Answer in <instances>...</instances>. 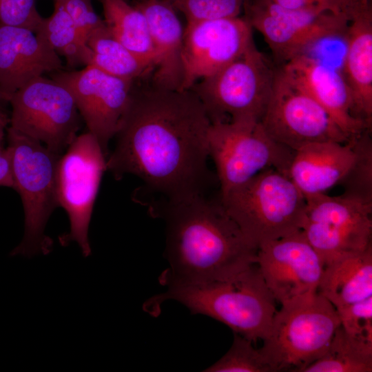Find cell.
<instances>
[{
	"instance_id": "cell-1",
	"label": "cell",
	"mask_w": 372,
	"mask_h": 372,
	"mask_svg": "<svg viewBox=\"0 0 372 372\" xmlns=\"http://www.w3.org/2000/svg\"><path fill=\"white\" fill-rule=\"evenodd\" d=\"M211 122L192 90H172L134 81L106 158L116 180L141 178L165 200L206 194L213 180L208 167Z\"/></svg>"
},
{
	"instance_id": "cell-2",
	"label": "cell",
	"mask_w": 372,
	"mask_h": 372,
	"mask_svg": "<svg viewBox=\"0 0 372 372\" xmlns=\"http://www.w3.org/2000/svg\"><path fill=\"white\" fill-rule=\"evenodd\" d=\"M166 226L169 267L159 277L166 287L229 278L256 264L258 248L245 237L220 198L206 194L156 200L149 205Z\"/></svg>"
},
{
	"instance_id": "cell-3",
	"label": "cell",
	"mask_w": 372,
	"mask_h": 372,
	"mask_svg": "<svg viewBox=\"0 0 372 372\" xmlns=\"http://www.w3.org/2000/svg\"><path fill=\"white\" fill-rule=\"evenodd\" d=\"M167 300L178 302L192 314L223 322L253 342L266 337L277 311L276 300L256 264L227 279L167 287L164 293L149 298L145 309L158 315Z\"/></svg>"
},
{
	"instance_id": "cell-4",
	"label": "cell",
	"mask_w": 372,
	"mask_h": 372,
	"mask_svg": "<svg viewBox=\"0 0 372 372\" xmlns=\"http://www.w3.org/2000/svg\"><path fill=\"white\" fill-rule=\"evenodd\" d=\"M219 198L257 248L300 230L305 218V197L287 174L273 168L261 172Z\"/></svg>"
},
{
	"instance_id": "cell-5",
	"label": "cell",
	"mask_w": 372,
	"mask_h": 372,
	"mask_svg": "<svg viewBox=\"0 0 372 372\" xmlns=\"http://www.w3.org/2000/svg\"><path fill=\"white\" fill-rule=\"evenodd\" d=\"M7 138L13 189L21 196L24 211L23 238L10 255L31 257L46 254L52 243L44 231L50 216L59 207L56 174L62 154L10 126Z\"/></svg>"
},
{
	"instance_id": "cell-6",
	"label": "cell",
	"mask_w": 372,
	"mask_h": 372,
	"mask_svg": "<svg viewBox=\"0 0 372 372\" xmlns=\"http://www.w3.org/2000/svg\"><path fill=\"white\" fill-rule=\"evenodd\" d=\"M340 326L335 307L317 292L282 304L260 350L273 372H304L324 355Z\"/></svg>"
},
{
	"instance_id": "cell-7",
	"label": "cell",
	"mask_w": 372,
	"mask_h": 372,
	"mask_svg": "<svg viewBox=\"0 0 372 372\" xmlns=\"http://www.w3.org/2000/svg\"><path fill=\"white\" fill-rule=\"evenodd\" d=\"M276 71L253 42L237 59L190 90L204 105L211 123L260 122Z\"/></svg>"
},
{
	"instance_id": "cell-8",
	"label": "cell",
	"mask_w": 372,
	"mask_h": 372,
	"mask_svg": "<svg viewBox=\"0 0 372 372\" xmlns=\"http://www.w3.org/2000/svg\"><path fill=\"white\" fill-rule=\"evenodd\" d=\"M208 148L216 169L220 196L267 169L287 175L294 154L272 140L260 122L212 123Z\"/></svg>"
},
{
	"instance_id": "cell-9",
	"label": "cell",
	"mask_w": 372,
	"mask_h": 372,
	"mask_svg": "<svg viewBox=\"0 0 372 372\" xmlns=\"http://www.w3.org/2000/svg\"><path fill=\"white\" fill-rule=\"evenodd\" d=\"M105 171L106 156L97 139L89 132L76 136L57 165V201L70 221V232L60 236L59 240L62 245L76 242L84 256L91 254L89 226Z\"/></svg>"
},
{
	"instance_id": "cell-10",
	"label": "cell",
	"mask_w": 372,
	"mask_h": 372,
	"mask_svg": "<svg viewBox=\"0 0 372 372\" xmlns=\"http://www.w3.org/2000/svg\"><path fill=\"white\" fill-rule=\"evenodd\" d=\"M10 127L63 154L77 136L83 120L70 92L53 79L37 77L8 101Z\"/></svg>"
},
{
	"instance_id": "cell-11",
	"label": "cell",
	"mask_w": 372,
	"mask_h": 372,
	"mask_svg": "<svg viewBox=\"0 0 372 372\" xmlns=\"http://www.w3.org/2000/svg\"><path fill=\"white\" fill-rule=\"evenodd\" d=\"M260 123L272 140L294 152L317 143H344L350 137L281 67Z\"/></svg>"
},
{
	"instance_id": "cell-12",
	"label": "cell",
	"mask_w": 372,
	"mask_h": 372,
	"mask_svg": "<svg viewBox=\"0 0 372 372\" xmlns=\"http://www.w3.org/2000/svg\"><path fill=\"white\" fill-rule=\"evenodd\" d=\"M242 10L281 65L322 40L344 36L349 22L343 15L289 10L271 0H245Z\"/></svg>"
},
{
	"instance_id": "cell-13",
	"label": "cell",
	"mask_w": 372,
	"mask_h": 372,
	"mask_svg": "<svg viewBox=\"0 0 372 372\" xmlns=\"http://www.w3.org/2000/svg\"><path fill=\"white\" fill-rule=\"evenodd\" d=\"M306 198L301 229L324 266L371 245L372 203L344 196L318 194Z\"/></svg>"
},
{
	"instance_id": "cell-14",
	"label": "cell",
	"mask_w": 372,
	"mask_h": 372,
	"mask_svg": "<svg viewBox=\"0 0 372 372\" xmlns=\"http://www.w3.org/2000/svg\"><path fill=\"white\" fill-rule=\"evenodd\" d=\"M50 78L72 94L87 132L99 141L106 158L134 81L110 75L89 65L80 70H60Z\"/></svg>"
},
{
	"instance_id": "cell-15",
	"label": "cell",
	"mask_w": 372,
	"mask_h": 372,
	"mask_svg": "<svg viewBox=\"0 0 372 372\" xmlns=\"http://www.w3.org/2000/svg\"><path fill=\"white\" fill-rule=\"evenodd\" d=\"M256 264L281 305L316 293L324 269L302 229L260 245Z\"/></svg>"
},
{
	"instance_id": "cell-16",
	"label": "cell",
	"mask_w": 372,
	"mask_h": 372,
	"mask_svg": "<svg viewBox=\"0 0 372 372\" xmlns=\"http://www.w3.org/2000/svg\"><path fill=\"white\" fill-rule=\"evenodd\" d=\"M253 28L240 17L187 22L180 90H190L240 56L254 42Z\"/></svg>"
},
{
	"instance_id": "cell-17",
	"label": "cell",
	"mask_w": 372,
	"mask_h": 372,
	"mask_svg": "<svg viewBox=\"0 0 372 372\" xmlns=\"http://www.w3.org/2000/svg\"><path fill=\"white\" fill-rule=\"evenodd\" d=\"M59 55L34 32L0 23V95L8 102L33 79L63 70Z\"/></svg>"
},
{
	"instance_id": "cell-18",
	"label": "cell",
	"mask_w": 372,
	"mask_h": 372,
	"mask_svg": "<svg viewBox=\"0 0 372 372\" xmlns=\"http://www.w3.org/2000/svg\"><path fill=\"white\" fill-rule=\"evenodd\" d=\"M284 72L329 114L349 136L371 128L351 113V98L342 71L318 59L301 54L280 65Z\"/></svg>"
},
{
	"instance_id": "cell-19",
	"label": "cell",
	"mask_w": 372,
	"mask_h": 372,
	"mask_svg": "<svg viewBox=\"0 0 372 372\" xmlns=\"http://www.w3.org/2000/svg\"><path fill=\"white\" fill-rule=\"evenodd\" d=\"M355 159L351 136L344 143L322 142L294 152L287 176L305 198L340 184Z\"/></svg>"
},
{
	"instance_id": "cell-20",
	"label": "cell",
	"mask_w": 372,
	"mask_h": 372,
	"mask_svg": "<svg viewBox=\"0 0 372 372\" xmlns=\"http://www.w3.org/2000/svg\"><path fill=\"white\" fill-rule=\"evenodd\" d=\"M342 74L350 91L354 118L372 124V8L362 7L349 22Z\"/></svg>"
},
{
	"instance_id": "cell-21",
	"label": "cell",
	"mask_w": 372,
	"mask_h": 372,
	"mask_svg": "<svg viewBox=\"0 0 372 372\" xmlns=\"http://www.w3.org/2000/svg\"><path fill=\"white\" fill-rule=\"evenodd\" d=\"M135 6L146 17L156 54L150 83L163 89L180 90L184 30L176 10L162 0H139Z\"/></svg>"
},
{
	"instance_id": "cell-22",
	"label": "cell",
	"mask_w": 372,
	"mask_h": 372,
	"mask_svg": "<svg viewBox=\"0 0 372 372\" xmlns=\"http://www.w3.org/2000/svg\"><path fill=\"white\" fill-rule=\"evenodd\" d=\"M317 292L335 309L372 296V245L327 263Z\"/></svg>"
},
{
	"instance_id": "cell-23",
	"label": "cell",
	"mask_w": 372,
	"mask_h": 372,
	"mask_svg": "<svg viewBox=\"0 0 372 372\" xmlns=\"http://www.w3.org/2000/svg\"><path fill=\"white\" fill-rule=\"evenodd\" d=\"M111 35L131 52L154 67L156 54L143 12L126 0H98Z\"/></svg>"
},
{
	"instance_id": "cell-24",
	"label": "cell",
	"mask_w": 372,
	"mask_h": 372,
	"mask_svg": "<svg viewBox=\"0 0 372 372\" xmlns=\"http://www.w3.org/2000/svg\"><path fill=\"white\" fill-rule=\"evenodd\" d=\"M86 45L92 52L90 65L113 76L134 81L154 70L152 64L115 39L105 25L90 35Z\"/></svg>"
},
{
	"instance_id": "cell-25",
	"label": "cell",
	"mask_w": 372,
	"mask_h": 372,
	"mask_svg": "<svg viewBox=\"0 0 372 372\" xmlns=\"http://www.w3.org/2000/svg\"><path fill=\"white\" fill-rule=\"evenodd\" d=\"M35 34L65 58L68 68L72 69L90 64V49L67 11L58 2L55 1L53 13L43 18Z\"/></svg>"
},
{
	"instance_id": "cell-26",
	"label": "cell",
	"mask_w": 372,
	"mask_h": 372,
	"mask_svg": "<svg viewBox=\"0 0 372 372\" xmlns=\"http://www.w3.org/2000/svg\"><path fill=\"white\" fill-rule=\"evenodd\" d=\"M372 343L350 336L340 326L324 355L304 372H371Z\"/></svg>"
},
{
	"instance_id": "cell-27",
	"label": "cell",
	"mask_w": 372,
	"mask_h": 372,
	"mask_svg": "<svg viewBox=\"0 0 372 372\" xmlns=\"http://www.w3.org/2000/svg\"><path fill=\"white\" fill-rule=\"evenodd\" d=\"M370 130L352 135L355 159L340 184L344 196L372 203V142Z\"/></svg>"
},
{
	"instance_id": "cell-28",
	"label": "cell",
	"mask_w": 372,
	"mask_h": 372,
	"mask_svg": "<svg viewBox=\"0 0 372 372\" xmlns=\"http://www.w3.org/2000/svg\"><path fill=\"white\" fill-rule=\"evenodd\" d=\"M253 342L234 333L229 351L216 362L207 368V372H273L260 349Z\"/></svg>"
},
{
	"instance_id": "cell-29",
	"label": "cell",
	"mask_w": 372,
	"mask_h": 372,
	"mask_svg": "<svg viewBox=\"0 0 372 372\" xmlns=\"http://www.w3.org/2000/svg\"><path fill=\"white\" fill-rule=\"evenodd\" d=\"M180 12L187 22L239 17L245 0H162Z\"/></svg>"
},
{
	"instance_id": "cell-30",
	"label": "cell",
	"mask_w": 372,
	"mask_h": 372,
	"mask_svg": "<svg viewBox=\"0 0 372 372\" xmlns=\"http://www.w3.org/2000/svg\"><path fill=\"white\" fill-rule=\"evenodd\" d=\"M340 326L350 336L372 343V296L336 308Z\"/></svg>"
},
{
	"instance_id": "cell-31",
	"label": "cell",
	"mask_w": 372,
	"mask_h": 372,
	"mask_svg": "<svg viewBox=\"0 0 372 372\" xmlns=\"http://www.w3.org/2000/svg\"><path fill=\"white\" fill-rule=\"evenodd\" d=\"M43 18L34 0H0V23L27 28L34 33Z\"/></svg>"
},
{
	"instance_id": "cell-32",
	"label": "cell",
	"mask_w": 372,
	"mask_h": 372,
	"mask_svg": "<svg viewBox=\"0 0 372 372\" xmlns=\"http://www.w3.org/2000/svg\"><path fill=\"white\" fill-rule=\"evenodd\" d=\"M67 11L86 43L90 35L105 25L94 11L92 0H55Z\"/></svg>"
},
{
	"instance_id": "cell-33",
	"label": "cell",
	"mask_w": 372,
	"mask_h": 372,
	"mask_svg": "<svg viewBox=\"0 0 372 372\" xmlns=\"http://www.w3.org/2000/svg\"><path fill=\"white\" fill-rule=\"evenodd\" d=\"M312 8L321 9L335 14L343 15L350 21L367 3L362 0H303Z\"/></svg>"
},
{
	"instance_id": "cell-34",
	"label": "cell",
	"mask_w": 372,
	"mask_h": 372,
	"mask_svg": "<svg viewBox=\"0 0 372 372\" xmlns=\"http://www.w3.org/2000/svg\"><path fill=\"white\" fill-rule=\"evenodd\" d=\"M0 186L13 189L11 161L7 148L0 151Z\"/></svg>"
},
{
	"instance_id": "cell-35",
	"label": "cell",
	"mask_w": 372,
	"mask_h": 372,
	"mask_svg": "<svg viewBox=\"0 0 372 372\" xmlns=\"http://www.w3.org/2000/svg\"><path fill=\"white\" fill-rule=\"evenodd\" d=\"M8 125H10V117L2 110L0 106V151L4 149L5 130L8 129L7 126Z\"/></svg>"
},
{
	"instance_id": "cell-36",
	"label": "cell",
	"mask_w": 372,
	"mask_h": 372,
	"mask_svg": "<svg viewBox=\"0 0 372 372\" xmlns=\"http://www.w3.org/2000/svg\"><path fill=\"white\" fill-rule=\"evenodd\" d=\"M2 101H3L2 100L1 96V95H0V106H1V103Z\"/></svg>"
}]
</instances>
